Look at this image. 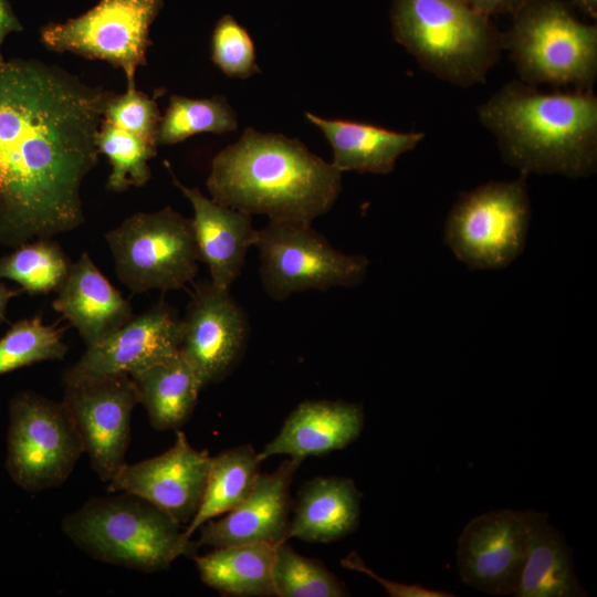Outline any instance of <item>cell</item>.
Masks as SVG:
<instances>
[{
  "instance_id": "obj_1",
  "label": "cell",
  "mask_w": 597,
  "mask_h": 597,
  "mask_svg": "<svg viewBox=\"0 0 597 597\" xmlns=\"http://www.w3.org/2000/svg\"><path fill=\"white\" fill-rule=\"evenodd\" d=\"M115 93L35 59L0 66V245L52 238L84 221L82 184Z\"/></svg>"
},
{
  "instance_id": "obj_2",
  "label": "cell",
  "mask_w": 597,
  "mask_h": 597,
  "mask_svg": "<svg viewBox=\"0 0 597 597\" xmlns=\"http://www.w3.org/2000/svg\"><path fill=\"white\" fill-rule=\"evenodd\" d=\"M207 188L220 205L311 223L336 201L342 171L295 138L247 128L213 157Z\"/></svg>"
},
{
  "instance_id": "obj_3",
  "label": "cell",
  "mask_w": 597,
  "mask_h": 597,
  "mask_svg": "<svg viewBox=\"0 0 597 597\" xmlns=\"http://www.w3.org/2000/svg\"><path fill=\"white\" fill-rule=\"evenodd\" d=\"M503 160L521 175L584 178L597 166V97L593 91L545 93L522 81L504 84L478 107Z\"/></svg>"
},
{
  "instance_id": "obj_4",
  "label": "cell",
  "mask_w": 597,
  "mask_h": 597,
  "mask_svg": "<svg viewBox=\"0 0 597 597\" xmlns=\"http://www.w3.org/2000/svg\"><path fill=\"white\" fill-rule=\"evenodd\" d=\"M390 22L423 70L459 86L483 84L503 50L491 18L463 0H394Z\"/></svg>"
},
{
  "instance_id": "obj_5",
  "label": "cell",
  "mask_w": 597,
  "mask_h": 597,
  "mask_svg": "<svg viewBox=\"0 0 597 597\" xmlns=\"http://www.w3.org/2000/svg\"><path fill=\"white\" fill-rule=\"evenodd\" d=\"M62 531L92 558L146 573L165 570L197 548L171 516L126 492L90 499L64 517Z\"/></svg>"
},
{
  "instance_id": "obj_6",
  "label": "cell",
  "mask_w": 597,
  "mask_h": 597,
  "mask_svg": "<svg viewBox=\"0 0 597 597\" xmlns=\"http://www.w3.org/2000/svg\"><path fill=\"white\" fill-rule=\"evenodd\" d=\"M521 81L536 86L593 91L597 78V27L579 21L564 0H526L502 32Z\"/></svg>"
},
{
  "instance_id": "obj_7",
  "label": "cell",
  "mask_w": 597,
  "mask_h": 597,
  "mask_svg": "<svg viewBox=\"0 0 597 597\" xmlns=\"http://www.w3.org/2000/svg\"><path fill=\"white\" fill-rule=\"evenodd\" d=\"M104 237L116 275L132 293L178 290L197 275L191 219L169 206L134 213Z\"/></svg>"
},
{
  "instance_id": "obj_8",
  "label": "cell",
  "mask_w": 597,
  "mask_h": 597,
  "mask_svg": "<svg viewBox=\"0 0 597 597\" xmlns=\"http://www.w3.org/2000/svg\"><path fill=\"white\" fill-rule=\"evenodd\" d=\"M531 205L526 176L491 181L461 195L444 224V242L472 269L509 265L525 245Z\"/></svg>"
},
{
  "instance_id": "obj_9",
  "label": "cell",
  "mask_w": 597,
  "mask_h": 597,
  "mask_svg": "<svg viewBox=\"0 0 597 597\" xmlns=\"http://www.w3.org/2000/svg\"><path fill=\"white\" fill-rule=\"evenodd\" d=\"M254 245L264 291L277 301L303 291L356 285L369 265L364 255L333 248L311 223L270 220L258 230Z\"/></svg>"
},
{
  "instance_id": "obj_10",
  "label": "cell",
  "mask_w": 597,
  "mask_h": 597,
  "mask_svg": "<svg viewBox=\"0 0 597 597\" xmlns=\"http://www.w3.org/2000/svg\"><path fill=\"white\" fill-rule=\"evenodd\" d=\"M6 467L27 491L64 483L84 452L74 420L63 401L20 391L9 407Z\"/></svg>"
},
{
  "instance_id": "obj_11",
  "label": "cell",
  "mask_w": 597,
  "mask_h": 597,
  "mask_svg": "<svg viewBox=\"0 0 597 597\" xmlns=\"http://www.w3.org/2000/svg\"><path fill=\"white\" fill-rule=\"evenodd\" d=\"M163 0H100L88 11L64 22L41 28V43L50 51L71 52L122 69L127 90H135V74L147 64L151 45L149 28Z\"/></svg>"
},
{
  "instance_id": "obj_12",
  "label": "cell",
  "mask_w": 597,
  "mask_h": 597,
  "mask_svg": "<svg viewBox=\"0 0 597 597\" xmlns=\"http://www.w3.org/2000/svg\"><path fill=\"white\" fill-rule=\"evenodd\" d=\"M98 478L109 482L126 463L130 418L139 404L129 375H113L65 385L63 400Z\"/></svg>"
},
{
  "instance_id": "obj_13",
  "label": "cell",
  "mask_w": 597,
  "mask_h": 597,
  "mask_svg": "<svg viewBox=\"0 0 597 597\" xmlns=\"http://www.w3.org/2000/svg\"><path fill=\"white\" fill-rule=\"evenodd\" d=\"M532 510L501 509L470 520L457 548L461 580L485 594L514 595L525 561Z\"/></svg>"
},
{
  "instance_id": "obj_14",
  "label": "cell",
  "mask_w": 597,
  "mask_h": 597,
  "mask_svg": "<svg viewBox=\"0 0 597 597\" xmlns=\"http://www.w3.org/2000/svg\"><path fill=\"white\" fill-rule=\"evenodd\" d=\"M211 459L176 430L175 442L167 451L134 464L125 463L109 481L108 490L137 495L180 525L189 524L202 501Z\"/></svg>"
},
{
  "instance_id": "obj_15",
  "label": "cell",
  "mask_w": 597,
  "mask_h": 597,
  "mask_svg": "<svg viewBox=\"0 0 597 597\" xmlns=\"http://www.w3.org/2000/svg\"><path fill=\"white\" fill-rule=\"evenodd\" d=\"M248 322L229 290L211 282L197 286L184 318L179 352L202 387L223 379L241 356Z\"/></svg>"
},
{
  "instance_id": "obj_16",
  "label": "cell",
  "mask_w": 597,
  "mask_h": 597,
  "mask_svg": "<svg viewBox=\"0 0 597 597\" xmlns=\"http://www.w3.org/2000/svg\"><path fill=\"white\" fill-rule=\"evenodd\" d=\"M181 318L160 301L133 315L102 343L87 347L64 375L65 385L113 375H132L179 352Z\"/></svg>"
},
{
  "instance_id": "obj_17",
  "label": "cell",
  "mask_w": 597,
  "mask_h": 597,
  "mask_svg": "<svg viewBox=\"0 0 597 597\" xmlns=\"http://www.w3.org/2000/svg\"><path fill=\"white\" fill-rule=\"evenodd\" d=\"M301 461L290 458L274 472L259 474L252 492L226 516L198 530L197 547L213 548L287 541L290 484Z\"/></svg>"
},
{
  "instance_id": "obj_18",
  "label": "cell",
  "mask_w": 597,
  "mask_h": 597,
  "mask_svg": "<svg viewBox=\"0 0 597 597\" xmlns=\"http://www.w3.org/2000/svg\"><path fill=\"white\" fill-rule=\"evenodd\" d=\"M174 185L189 200L199 261L207 264L210 282L223 290L241 273L248 250L255 244L256 232L251 214L216 202L199 189L182 185L165 163Z\"/></svg>"
},
{
  "instance_id": "obj_19",
  "label": "cell",
  "mask_w": 597,
  "mask_h": 597,
  "mask_svg": "<svg viewBox=\"0 0 597 597\" xmlns=\"http://www.w3.org/2000/svg\"><path fill=\"white\" fill-rule=\"evenodd\" d=\"M52 306L76 328L86 348L102 343L133 317L130 303L87 252L72 263Z\"/></svg>"
},
{
  "instance_id": "obj_20",
  "label": "cell",
  "mask_w": 597,
  "mask_h": 597,
  "mask_svg": "<svg viewBox=\"0 0 597 597\" xmlns=\"http://www.w3.org/2000/svg\"><path fill=\"white\" fill-rule=\"evenodd\" d=\"M364 418L358 404L306 400L287 416L279 433L258 452V458L262 462L285 454L302 462L306 457L344 449L360 436Z\"/></svg>"
},
{
  "instance_id": "obj_21",
  "label": "cell",
  "mask_w": 597,
  "mask_h": 597,
  "mask_svg": "<svg viewBox=\"0 0 597 597\" xmlns=\"http://www.w3.org/2000/svg\"><path fill=\"white\" fill-rule=\"evenodd\" d=\"M333 149V165L343 171L389 174L397 159L412 150L425 137L422 133H400L368 123L322 118L305 113Z\"/></svg>"
},
{
  "instance_id": "obj_22",
  "label": "cell",
  "mask_w": 597,
  "mask_h": 597,
  "mask_svg": "<svg viewBox=\"0 0 597 597\" xmlns=\"http://www.w3.org/2000/svg\"><path fill=\"white\" fill-rule=\"evenodd\" d=\"M362 493L349 478L317 476L300 491L287 541L329 543L354 532L360 517Z\"/></svg>"
},
{
  "instance_id": "obj_23",
  "label": "cell",
  "mask_w": 597,
  "mask_h": 597,
  "mask_svg": "<svg viewBox=\"0 0 597 597\" xmlns=\"http://www.w3.org/2000/svg\"><path fill=\"white\" fill-rule=\"evenodd\" d=\"M513 596H586L575 573L570 547L545 512L532 510L525 561Z\"/></svg>"
},
{
  "instance_id": "obj_24",
  "label": "cell",
  "mask_w": 597,
  "mask_h": 597,
  "mask_svg": "<svg viewBox=\"0 0 597 597\" xmlns=\"http://www.w3.org/2000/svg\"><path fill=\"white\" fill-rule=\"evenodd\" d=\"M129 376L157 430H178L191 416L203 388L180 352Z\"/></svg>"
},
{
  "instance_id": "obj_25",
  "label": "cell",
  "mask_w": 597,
  "mask_h": 597,
  "mask_svg": "<svg viewBox=\"0 0 597 597\" xmlns=\"http://www.w3.org/2000/svg\"><path fill=\"white\" fill-rule=\"evenodd\" d=\"M275 545L251 543L214 548L193 556L200 579L224 596H275L272 567Z\"/></svg>"
},
{
  "instance_id": "obj_26",
  "label": "cell",
  "mask_w": 597,
  "mask_h": 597,
  "mask_svg": "<svg viewBox=\"0 0 597 597\" xmlns=\"http://www.w3.org/2000/svg\"><path fill=\"white\" fill-rule=\"evenodd\" d=\"M258 452L251 444L226 450L212 457L200 506L187 525L191 537L209 520L227 514L252 492L260 474Z\"/></svg>"
},
{
  "instance_id": "obj_27",
  "label": "cell",
  "mask_w": 597,
  "mask_h": 597,
  "mask_svg": "<svg viewBox=\"0 0 597 597\" xmlns=\"http://www.w3.org/2000/svg\"><path fill=\"white\" fill-rule=\"evenodd\" d=\"M0 256V280H10L32 295L57 292L71 265L70 258L52 238L24 242Z\"/></svg>"
},
{
  "instance_id": "obj_28",
  "label": "cell",
  "mask_w": 597,
  "mask_h": 597,
  "mask_svg": "<svg viewBox=\"0 0 597 597\" xmlns=\"http://www.w3.org/2000/svg\"><path fill=\"white\" fill-rule=\"evenodd\" d=\"M238 127L237 114L227 98H189L171 95L160 118L157 145H174L199 133H227Z\"/></svg>"
},
{
  "instance_id": "obj_29",
  "label": "cell",
  "mask_w": 597,
  "mask_h": 597,
  "mask_svg": "<svg viewBox=\"0 0 597 597\" xmlns=\"http://www.w3.org/2000/svg\"><path fill=\"white\" fill-rule=\"evenodd\" d=\"M96 145L98 153L103 154L112 166L106 181L108 190L123 192L130 187H143L149 181L151 171L148 161L157 154L158 146L155 143L103 119Z\"/></svg>"
},
{
  "instance_id": "obj_30",
  "label": "cell",
  "mask_w": 597,
  "mask_h": 597,
  "mask_svg": "<svg viewBox=\"0 0 597 597\" xmlns=\"http://www.w3.org/2000/svg\"><path fill=\"white\" fill-rule=\"evenodd\" d=\"M277 597H346L349 591L321 561L303 556L283 541L275 545L272 567Z\"/></svg>"
},
{
  "instance_id": "obj_31",
  "label": "cell",
  "mask_w": 597,
  "mask_h": 597,
  "mask_svg": "<svg viewBox=\"0 0 597 597\" xmlns=\"http://www.w3.org/2000/svg\"><path fill=\"white\" fill-rule=\"evenodd\" d=\"M67 346L62 329L36 315L14 323L0 338V375L45 360L63 359Z\"/></svg>"
},
{
  "instance_id": "obj_32",
  "label": "cell",
  "mask_w": 597,
  "mask_h": 597,
  "mask_svg": "<svg viewBox=\"0 0 597 597\" xmlns=\"http://www.w3.org/2000/svg\"><path fill=\"white\" fill-rule=\"evenodd\" d=\"M211 60L229 77L245 78L260 72L249 32L230 14L213 29Z\"/></svg>"
},
{
  "instance_id": "obj_33",
  "label": "cell",
  "mask_w": 597,
  "mask_h": 597,
  "mask_svg": "<svg viewBox=\"0 0 597 597\" xmlns=\"http://www.w3.org/2000/svg\"><path fill=\"white\" fill-rule=\"evenodd\" d=\"M160 118L156 101L137 88L126 90L122 95L114 94L104 111L107 123L156 145Z\"/></svg>"
},
{
  "instance_id": "obj_34",
  "label": "cell",
  "mask_w": 597,
  "mask_h": 597,
  "mask_svg": "<svg viewBox=\"0 0 597 597\" xmlns=\"http://www.w3.org/2000/svg\"><path fill=\"white\" fill-rule=\"evenodd\" d=\"M341 564L344 568L363 573L370 578L375 579L379 585H381L387 594L391 597H452V593L431 589L423 587L419 584H402L392 580L385 579L374 573L360 558V556L353 552L344 559L341 561Z\"/></svg>"
},
{
  "instance_id": "obj_35",
  "label": "cell",
  "mask_w": 597,
  "mask_h": 597,
  "mask_svg": "<svg viewBox=\"0 0 597 597\" xmlns=\"http://www.w3.org/2000/svg\"><path fill=\"white\" fill-rule=\"evenodd\" d=\"M474 10L488 15L513 13L526 0H463Z\"/></svg>"
},
{
  "instance_id": "obj_36",
  "label": "cell",
  "mask_w": 597,
  "mask_h": 597,
  "mask_svg": "<svg viewBox=\"0 0 597 597\" xmlns=\"http://www.w3.org/2000/svg\"><path fill=\"white\" fill-rule=\"evenodd\" d=\"M23 31L18 17L14 14L8 0H0V66L6 62L1 48L4 39L12 32Z\"/></svg>"
},
{
  "instance_id": "obj_37",
  "label": "cell",
  "mask_w": 597,
  "mask_h": 597,
  "mask_svg": "<svg viewBox=\"0 0 597 597\" xmlns=\"http://www.w3.org/2000/svg\"><path fill=\"white\" fill-rule=\"evenodd\" d=\"M19 294V291L13 290L0 282V324L6 321L7 308L10 300Z\"/></svg>"
},
{
  "instance_id": "obj_38",
  "label": "cell",
  "mask_w": 597,
  "mask_h": 597,
  "mask_svg": "<svg viewBox=\"0 0 597 597\" xmlns=\"http://www.w3.org/2000/svg\"><path fill=\"white\" fill-rule=\"evenodd\" d=\"M572 3L590 18H597V0H573Z\"/></svg>"
}]
</instances>
